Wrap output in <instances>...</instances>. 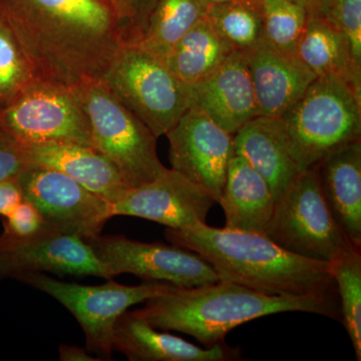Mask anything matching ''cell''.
<instances>
[{
	"label": "cell",
	"mask_w": 361,
	"mask_h": 361,
	"mask_svg": "<svg viewBox=\"0 0 361 361\" xmlns=\"http://www.w3.org/2000/svg\"><path fill=\"white\" fill-rule=\"evenodd\" d=\"M37 82L75 90L103 80L123 44L102 0H0Z\"/></svg>",
	"instance_id": "6da1fadb"
},
{
	"label": "cell",
	"mask_w": 361,
	"mask_h": 361,
	"mask_svg": "<svg viewBox=\"0 0 361 361\" xmlns=\"http://www.w3.org/2000/svg\"><path fill=\"white\" fill-rule=\"evenodd\" d=\"M173 245L200 255L220 281L242 285L267 295L320 296L337 299L329 263L300 257L256 233L233 231L198 223L165 231Z\"/></svg>",
	"instance_id": "7a4b0ae2"
},
{
	"label": "cell",
	"mask_w": 361,
	"mask_h": 361,
	"mask_svg": "<svg viewBox=\"0 0 361 361\" xmlns=\"http://www.w3.org/2000/svg\"><path fill=\"white\" fill-rule=\"evenodd\" d=\"M156 329L194 337L205 348L244 323L283 312H307L341 322V302L320 296L267 295L232 282L172 286L135 310Z\"/></svg>",
	"instance_id": "3957f363"
},
{
	"label": "cell",
	"mask_w": 361,
	"mask_h": 361,
	"mask_svg": "<svg viewBox=\"0 0 361 361\" xmlns=\"http://www.w3.org/2000/svg\"><path fill=\"white\" fill-rule=\"evenodd\" d=\"M279 118L292 158L303 172L361 139V94L341 78L317 77Z\"/></svg>",
	"instance_id": "277c9868"
},
{
	"label": "cell",
	"mask_w": 361,
	"mask_h": 361,
	"mask_svg": "<svg viewBox=\"0 0 361 361\" xmlns=\"http://www.w3.org/2000/svg\"><path fill=\"white\" fill-rule=\"evenodd\" d=\"M87 118L92 148L116 166L129 188L155 180L167 168L157 153V139L102 80L73 90Z\"/></svg>",
	"instance_id": "5b68a950"
},
{
	"label": "cell",
	"mask_w": 361,
	"mask_h": 361,
	"mask_svg": "<svg viewBox=\"0 0 361 361\" xmlns=\"http://www.w3.org/2000/svg\"><path fill=\"white\" fill-rule=\"evenodd\" d=\"M102 82L157 137L167 135L191 108L189 85L139 44H123Z\"/></svg>",
	"instance_id": "8992f818"
},
{
	"label": "cell",
	"mask_w": 361,
	"mask_h": 361,
	"mask_svg": "<svg viewBox=\"0 0 361 361\" xmlns=\"http://www.w3.org/2000/svg\"><path fill=\"white\" fill-rule=\"evenodd\" d=\"M264 235L284 250L323 263L353 245L330 213L316 166L301 172L275 202Z\"/></svg>",
	"instance_id": "52a82bcc"
},
{
	"label": "cell",
	"mask_w": 361,
	"mask_h": 361,
	"mask_svg": "<svg viewBox=\"0 0 361 361\" xmlns=\"http://www.w3.org/2000/svg\"><path fill=\"white\" fill-rule=\"evenodd\" d=\"M16 279L63 304L84 330L87 350L103 360H110L113 353L114 329L118 317L130 306L146 302L174 286L165 282L127 286L114 281L85 286L59 281L42 272L25 273Z\"/></svg>",
	"instance_id": "ba28073f"
},
{
	"label": "cell",
	"mask_w": 361,
	"mask_h": 361,
	"mask_svg": "<svg viewBox=\"0 0 361 361\" xmlns=\"http://www.w3.org/2000/svg\"><path fill=\"white\" fill-rule=\"evenodd\" d=\"M114 277L130 273L146 281L198 287L220 281L212 266L193 251L163 243H145L125 236L82 238Z\"/></svg>",
	"instance_id": "9c48e42d"
},
{
	"label": "cell",
	"mask_w": 361,
	"mask_h": 361,
	"mask_svg": "<svg viewBox=\"0 0 361 361\" xmlns=\"http://www.w3.org/2000/svg\"><path fill=\"white\" fill-rule=\"evenodd\" d=\"M0 132L23 145L73 142L92 147L89 123L73 90L37 80L0 110Z\"/></svg>",
	"instance_id": "30bf717a"
},
{
	"label": "cell",
	"mask_w": 361,
	"mask_h": 361,
	"mask_svg": "<svg viewBox=\"0 0 361 361\" xmlns=\"http://www.w3.org/2000/svg\"><path fill=\"white\" fill-rule=\"evenodd\" d=\"M16 180L23 198L59 231L87 238L114 217L113 204L59 171L30 165Z\"/></svg>",
	"instance_id": "8fae6325"
},
{
	"label": "cell",
	"mask_w": 361,
	"mask_h": 361,
	"mask_svg": "<svg viewBox=\"0 0 361 361\" xmlns=\"http://www.w3.org/2000/svg\"><path fill=\"white\" fill-rule=\"evenodd\" d=\"M30 272L58 275L96 276L113 279L108 266L102 262L82 237L49 226L23 238L0 235V279Z\"/></svg>",
	"instance_id": "7c38bea8"
},
{
	"label": "cell",
	"mask_w": 361,
	"mask_h": 361,
	"mask_svg": "<svg viewBox=\"0 0 361 361\" xmlns=\"http://www.w3.org/2000/svg\"><path fill=\"white\" fill-rule=\"evenodd\" d=\"M166 135L173 170L205 190L218 203L235 155L234 135L203 111L190 108Z\"/></svg>",
	"instance_id": "4fadbf2b"
},
{
	"label": "cell",
	"mask_w": 361,
	"mask_h": 361,
	"mask_svg": "<svg viewBox=\"0 0 361 361\" xmlns=\"http://www.w3.org/2000/svg\"><path fill=\"white\" fill-rule=\"evenodd\" d=\"M215 204L217 201L205 190L167 169L155 180L130 188L114 204L113 214L154 221L171 229H184L206 223Z\"/></svg>",
	"instance_id": "5bb4252c"
},
{
	"label": "cell",
	"mask_w": 361,
	"mask_h": 361,
	"mask_svg": "<svg viewBox=\"0 0 361 361\" xmlns=\"http://www.w3.org/2000/svg\"><path fill=\"white\" fill-rule=\"evenodd\" d=\"M191 108L235 135L258 116L255 92L243 52L233 51L210 77L190 87Z\"/></svg>",
	"instance_id": "9a60e30c"
},
{
	"label": "cell",
	"mask_w": 361,
	"mask_h": 361,
	"mask_svg": "<svg viewBox=\"0 0 361 361\" xmlns=\"http://www.w3.org/2000/svg\"><path fill=\"white\" fill-rule=\"evenodd\" d=\"M244 54L258 116L281 118L317 78L295 56L279 51L264 39Z\"/></svg>",
	"instance_id": "2e32d148"
},
{
	"label": "cell",
	"mask_w": 361,
	"mask_h": 361,
	"mask_svg": "<svg viewBox=\"0 0 361 361\" xmlns=\"http://www.w3.org/2000/svg\"><path fill=\"white\" fill-rule=\"evenodd\" d=\"M23 147L30 165L59 171L113 205L130 189L116 166L92 147L73 142H32Z\"/></svg>",
	"instance_id": "e0dca14e"
},
{
	"label": "cell",
	"mask_w": 361,
	"mask_h": 361,
	"mask_svg": "<svg viewBox=\"0 0 361 361\" xmlns=\"http://www.w3.org/2000/svg\"><path fill=\"white\" fill-rule=\"evenodd\" d=\"M113 350L130 361H232L241 350L224 341L211 348H201L180 337L157 331L135 311H126L114 329Z\"/></svg>",
	"instance_id": "ac0fdd59"
},
{
	"label": "cell",
	"mask_w": 361,
	"mask_h": 361,
	"mask_svg": "<svg viewBox=\"0 0 361 361\" xmlns=\"http://www.w3.org/2000/svg\"><path fill=\"white\" fill-rule=\"evenodd\" d=\"M233 142L235 155L245 159L266 180L275 202L301 173L279 118L256 116L234 135Z\"/></svg>",
	"instance_id": "d6986e66"
},
{
	"label": "cell",
	"mask_w": 361,
	"mask_h": 361,
	"mask_svg": "<svg viewBox=\"0 0 361 361\" xmlns=\"http://www.w3.org/2000/svg\"><path fill=\"white\" fill-rule=\"evenodd\" d=\"M316 168L332 217L361 248V139L331 152Z\"/></svg>",
	"instance_id": "ffe728a7"
},
{
	"label": "cell",
	"mask_w": 361,
	"mask_h": 361,
	"mask_svg": "<svg viewBox=\"0 0 361 361\" xmlns=\"http://www.w3.org/2000/svg\"><path fill=\"white\" fill-rule=\"evenodd\" d=\"M218 203L224 210L226 229L262 235L275 206L266 180L237 155L230 161Z\"/></svg>",
	"instance_id": "44dd1931"
},
{
	"label": "cell",
	"mask_w": 361,
	"mask_h": 361,
	"mask_svg": "<svg viewBox=\"0 0 361 361\" xmlns=\"http://www.w3.org/2000/svg\"><path fill=\"white\" fill-rule=\"evenodd\" d=\"M296 56L317 77L341 78L361 94V68L353 61L348 39L325 18L308 16Z\"/></svg>",
	"instance_id": "7402d4cb"
},
{
	"label": "cell",
	"mask_w": 361,
	"mask_h": 361,
	"mask_svg": "<svg viewBox=\"0 0 361 361\" xmlns=\"http://www.w3.org/2000/svg\"><path fill=\"white\" fill-rule=\"evenodd\" d=\"M233 51L205 16L171 49L164 61L180 82L193 87L210 77Z\"/></svg>",
	"instance_id": "603a6c76"
},
{
	"label": "cell",
	"mask_w": 361,
	"mask_h": 361,
	"mask_svg": "<svg viewBox=\"0 0 361 361\" xmlns=\"http://www.w3.org/2000/svg\"><path fill=\"white\" fill-rule=\"evenodd\" d=\"M205 0H158L139 45L164 59L199 20L205 18Z\"/></svg>",
	"instance_id": "cb8c5ba5"
},
{
	"label": "cell",
	"mask_w": 361,
	"mask_h": 361,
	"mask_svg": "<svg viewBox=\"0 0 361 361\" xmlns=\"http://www.w3.org/2000/svg\"><path fill=\"white\" fill-rule=\"evenodd\" d=\"M207 20L234 51L245 52L263 39L261 0H231L209 6Z\"/></svg>",
	"instance_id": "d4e9b609"
},
{
	"label": "cell",
	"mask_w": 361,
	"mask_h": 361,
	"mask_svg": "<svg viewBox=\"0 0 361 361\" xmlns=\"http://www.w3.org/2000/svg\"><path fill=\"white\" fill-rule=\"evenodd\" d=\"M336 282L341 322L355 348L356 360H361V248L349 246L329 263Z\"/></svg>",
	"instance_id": "484cf974"
},
{
	"label": "cell",
	"mask_w": 361,
	"mask_h": 361,
	"mask_svg": "<svg viewBox=\"0 0 361 361\" xmlns=\"http://www.w3.org/2000/svg\"><path fill=\"white\" fill-rule=\"evenodd\" d=\"M261 8L263 39L297 58V44L308 20L306 9L292 0H261Z\"/></svg>",
	"instance_id": "4316f807"
},
{
	"label": "cell",
	"mask_w": 361,
	"mask_h": 361,
	"mask_svg": "<svg viewBox=\"0 0 361 361\" xmlns=\"http://www.w3.org/2000/svg\"><path fill=\"white\" fill-rule=\"evenodd\" d=\"M35 82L13 28L0 13V110Z\"/></svg>",
	"instance_id": "83f0119b"
},
{
	"label": "cell",
	"mask_w": 361,
	"mask_h": 361,
	"mask_svg": "<svg viewBox=\"0 0 361 361\" xmlns=\"http://www.w3.org/2000/svg\"><path fill=\"white\" fill-rule=\"evenodd\" d=\"M115 14L123 44H139L158 0H102Z\"/></svg>",
	"instance_id": "f1b7e54d"
},
{
	"label": "cell",
	"mask_w": 361,
	"mask_h": 361,
	"mask_svg": "<svg viewBox=\"0 0 361 361\" xmlns=\"http://www.w3.org/2000/svg\"><path fill=\"white\" fill-rule=\"evenodd\" d=\"M326 20L345 35L353 61L361 68V0H332Z\"/></svg>",
	"instance_id": "f546056e"
},
{
	"label": "cell",
	"mask_w": 361,
	"mask_h": 361,
	"mask_svg": "<svg viewBox=\"0 0 361 361\" xmlns=\"http://www.w3.org/2000/svg\"><path fill=\"white\" fill-rule=\"evenodd\" d=\"M2 235L23 238L37 234L49 227L37 207L23 199L7 215L4 216Z\"/></svg>",
	"instance_id": "4dcf8cb0"
},
{
	"label": "cell",
	"mask_w": 361,
	"mask_h": 361,
	"mask_svg": "<svg viewBox=\"0 0 361 361\" xmlns=\"http://www.w3.org/2000/svg\"><path fill=\"white\" fill-rule=\"evenodd\" d=\"M30 166L23 145L0 132V180L16 179Z\"/></svg>",
	"instance_id": "1f68e13d"
},
{
	"label": "cell",
	"mask_w": 361,
	"mask_h": 361,
	"mask_svg": "<svg viewBox=\"0 0 361 361\" xmlns=\"http://www.w3.org/2000/svg\"><path fill=\"white\" fill-rule=\"evenodd\" d=\"M23 199L18 180H0V216L7 215Z\"/></svg>",
	"instance_id": "d6a6232c"
},
{
	"label": "cell",
	"mask_w": 361,
	"mask_h": 361,
	"mask_svg": "<svg viewBox=\"0 0 361 361\" xmlns=\"http://www.w3.org/2000/svg\"><path fill=\"white\" fill-rule=\"evenodd\" d=\"M59 357L61 361H97L99 358H94L89 355L87 349L78 348L70 344H61L59 348Z\"/></svg>",
	"instance_id": "836d02e7"
},
{
	"label": "cell",
	"mask_w": 361,
	"mask_h": 361,
	"mask_svg": "<svg viewBox=\"0 0 361 361\" xmlns=\"http://www.w3.org/2000/svg\"><path fill=\"white\" fill-rule=\"evenodd\" d=\"M306 9L310 16H317L326 20L332 0H292Z\"/></svg>",
	"instance_id": "e575fe53"
},
{
	"label": "cell",
	"mask_w": 361,
	"mask_h": 361,
	"mask_svg": "<svg viewBox=\"0 0 361 361\" xmlns=\"http://www.w3.org/2000/svg\"><path fill=\"white\" fill-rule=\"evenodd\" d=\"M205 1L209 6H212V4H222V2L231 1V0H205Z\"/></svg>",
	"instance_id": "d590c367"
}]
</instances>
